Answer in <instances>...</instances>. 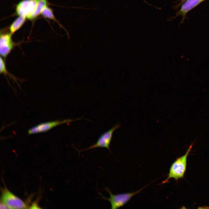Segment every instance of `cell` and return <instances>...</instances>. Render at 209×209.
<instances>
[{
  "label": "cell",
  "mask_w": 209,
  "mask_h": 209,
  "mask_svg": "<svg viewBox=\"0 0 209 209\" xmlns=\"http://www.w3.org/2000/svg\"><path fill=\"white\" fill-rule=\"evenodd\" d=\"M80 119H68L42 123L29 129L28 130V134H32L45 132L59 125Z\"/></svg>",
  "instance_id": "cell-6"
},
{
  "label": "cell",
  "mask_w": 209,
  "mask_h": 209,
  "mask_svg": "<svg viewBox=\"0 0 209 209\" xmlns=\"http://www.w3.org/2000/svg\"><path fill=\"white\" fill-rule=\"evenodd\" d=\"M120 125L117 123L109 129L102 134L98 139L96 142L92 145L83 150H78L79 153L89 149L98 147L105 148L110 152V145L114 132L120 127Z\"/></svg>",
  "instance_id": "cell-4"
},
{
  "label": "cell",
  "mask_w": 209,
  "mask_h": 209,
  "mask_svg": "<svg viewBox=\"0 0 209 209\" xmlns=\"http://www.w3.org/2000/svg\"><path fill=\"white\" fill-rule=\"evenodd\" d=\"M1 201L5 203L10 208H28L25 202L11 192L5 186L1 190Z\"/></svg>",
  "instance_id": "cell-3"
},
{
  "label": "cell",
  "mask_w": 209,
  "mask_h": 209,
  "mask_svg": "<svg viewBox=\"0 0 209 209\" xmlns=\"http://www.w3.org/2000/svg\"><path fill=\"white\" fill-rule=\"evenodd\" d=\"M0 209H6V208H10L9 207L4 203L0 201Z\"/></svg>",
  "instance_id": "cell-13"
},
{
  "label": "cell",
  "mask_w": 209,
  "mask_h": 209,
  "mask_svg": "<svg viewBox=\"0 0 209 209\" xmlns=\"http://www.w3.org/2000/svg\"><path fill=\"white\" fill-rule=\"evenodd\" d=\"M41 13L46 18L56 21L52 10L47 7L46 6L43 9Z\"/></svg>",
  "instance_id": "cell-12"
},
{
  "label": "cell",
  "mask_w": 209,
  "mask_h": 209,
  "mask_svg": "<svg viewBox=\"0 0 209 209\" xmlns=\"http://www.w3.org/2000/svg\"><path fill=\"white\" fill-rule=\"evenodd\" d=\"M145 3H147V2H146V1H145V0H143Z\"/></svg>",
  "instance_id": "cell-15"
},
{
  "label": "cell",
  "mask_w": 209,
  "mask_h": 209,
  "mask_svg": "<svg viewBox=\"0 0 209 209\" xmlns=\"http://www.w3.org/2000/svg\"><path fill=\"white\" fill-rule=\"evenodd\" d=\"M205 0H186L182 5L180 9L176 13L174 18L181 15L183 20L187 13L191 10Z\"/></svg>",
  "instance_id": "cell-8"
},
{
  "label": "cell",
  "mask_w": 209,
  "mask_h": 209,
  "mask_svg": "<svg viewBox=\"0 0 209 209\" xmlns=\"http://www.w3.org/2000/svg\"><path fill=\"white\" fill-rule=\"evenodd\" d=\"M12 34L2 31L0 35V54L5 60L15 47L19 46L20 42L16 43L12 40Z\"/></svg>",
  "instance_id": "cell-5"
},
{
  "label": "cell",
  "mask_w": 209,
  "mask_h": 209,
  "mask_svg": "<svg viewBox=\"0 0 209 209\" xmlns=\"http://www.w3.org/2000/svg\"><path fill=\"white\" fill-rule=\"evenodd\" d=\"M30 208H40L37 205V203H33L30 206Z\"/></svg>",
  "instance_id": "cell-14"
},
{
  "label": "cell",
  "mask_w": 209,
  "mask_h": 209,
  "mask_svg": "<svg viewBox=\"0 0 209 209\" xmlns=\"http://www.w3.org/2000/svg\"><path fill=\"white\" fill-rule=\"evenodd\" d=\"M194 142L190 146L185 154L177 158L172 164L167 178L163 183L167 182L171 178L177 180L184 177L186 170L187 158L193 146Z\"/></svg>",
  "instance_id": "cell-1"
},
{
  "label": "cell",
  "mask_w": 209,
  "mask_h": 209,
  "mask_svg": "<svg viewBox=\"0 0 209 209\" xmlns=\"http://www.w3.org/2000/svg\"><path fill=\"white\" fill-rule=\"evenodd\" d=\"M144 188L134 192L122 193L116 194H113L110 189L105 188V190L109 194V197L106 198L102 196L99 192L102 199L108 201L110 203L111 209H117L126 204L135 195L139 193Z\"/></svg>",
  "instance_id": "cell-2"
},
{
  "label": "cell",
  "mask_w": 209,
  "mask_h": 209,
  "mask_svg": "<svg viewBox=\"0 0 209 209\" xmlns=\"http://www.w3.org/2000/svg\"><path fill=\"white\" fill-rule=\"evenodd\" d=\"M6 60H5L2 57H0V73L1 74H3L6 75H7L10 78H12L15 81H17V78L10 74L7 70L6 64Z\"/></svg>",
  "instance_id": "cell-11"
},
{
  "label": "cell",
  "mask_w": 209,
  "mask_h": 209,
  "mask_svg": "<svg viewBox=\"0 0 209 209\" xmlns=\"http://www.w3.org/2000/svg\"><path fill=\"white\" fill-rule=\"evenodd\" d=\"M47 3L46 0H38L35 10L27 18L30 19H33L36 18L41 13L43 9L46 6Z\"/></svg>",
  "instance_id": "cell-9"
},
{
  "label": "cell",
  "mask_w": 209,
  "mask_h": 209,
  "mask_svg": "<svg viewBox=\"0 0 209 209\" xmlns=\"http://www.w3.org/2000/svg\"><path fill=\"white\" fill-rule=\"evenodd\" d=\"M38 0H23L17 6L16 12L19 16L27 17L34 10Z\"/></svg>",
  "instance_id": "cell-7"
},
{
  "label": "cell",
  "mask_w": 209,
  "mask_h": 209,
  "mask_svg": "<svg viewBox=\"0 0 209 209\" xmlns=\"http://www.w3.org/2000/svg\"><path fill=\"white\" fill-rule=\"evenodd\" d=\"M26 17L19 16L12 24L10 27V32L14 34L22 26L25 20Z\"/></svg>",
  "instance_id": "cell-10"
}]
</instances>
